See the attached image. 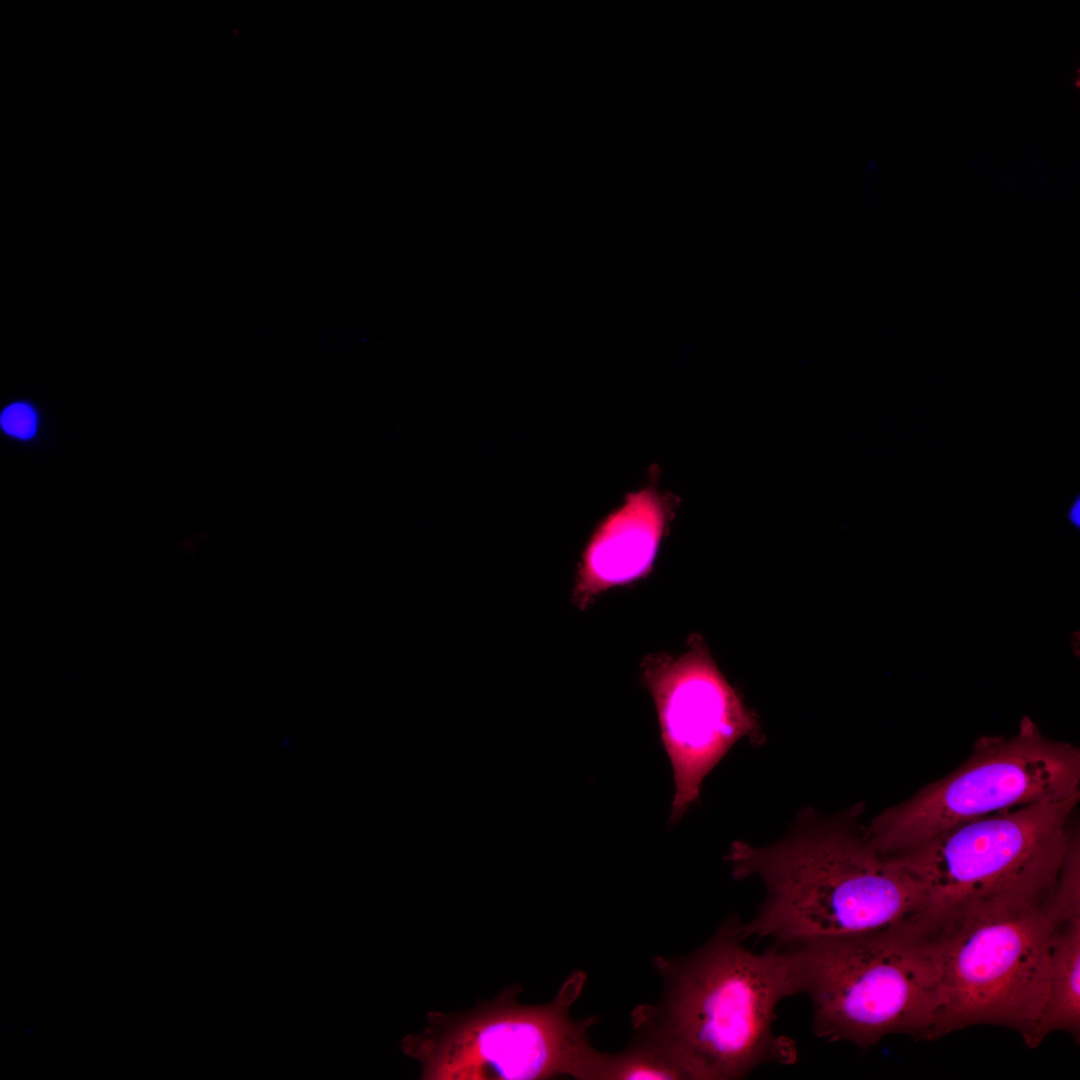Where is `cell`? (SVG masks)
I'll return each instance as SVG.
<instances>
[{"label": "cell", "instance_id": "6da1fadb", "mask_svg": "<svg viewBox=\"0 0 1080 1080\" xmlns=\"http://www.w3.org/2000/svg\"><path fill=\"white\" fill-rule=\"evenodd\" d=\"M744 940L738 919L729 918L688 956L654 959L664 996L633 1012L634 1032L686 1079H740L766 1063L797 1061L796 1043L775 1034L773 1022L779 1002L803 992L799 955L790 946L756 953Z\"/></svg>", "mask_w": 1080, "mask_h": 1080}, {"label": "cell", "instance_id": "7a4b0ae2", "mask_svg": "<svg viewBox=\"0 0 1080 1080\" xmlns=\"http://www.w3.org/2000/svg\"><path fill=\"white\" fill-rule=\"evenodd\" d=\"M857 813L825 817L806 811L778 842L732 844L734 877H758L766 888L756 915L740 923L744 939L792 946L868 933L918 915L920 885L870 846Z\"/></svg>", "mask_w": 1080, "mask_h": 1080}, {"label": "cell", "instance_id": "3957f363", "mask_svg": "<svg viewBox=\"0 0 1080 1080\" xmlns=\"http://www.w3.org/2000/svg\"><path fill=\"white\" fill-rule=\"evenodd\" d=\"M790 947L800 958L817 1037L862 1049L892 1034L931 1041L940 1005L939 960L932 937L911 919Z\"/></svg>", "mask_w": 1080, "mask_h": 1080}, {"label": "cell", "instance_id": "277c9868", "mask_svg": "<svg viewBox=\"0 0 1080 1080\" xmlns=\"http://www.w3.org/2000/svg\"><path fill=\"white\" fill-rule=\"evenodd\" d=\"M1079 797L967 821L886 856L921 887L922 906L914 923L930 929L987 904L1046 899L1075 834L1069 818Z\"/></svg>", "mask_w": 1080, "mask_h": 1080}, {"label": "cell", "instance_id": "5b68a950", "mask_svg": "<svg viewBox=\"0 0 1080 1080\" xmlns=\"http://www.w3.org/2000/svg\"><path fill=\"white\" fill-rule=\"evenodd\" d=\"M1048 899L987 904L924 931L940 968L931 1041L985 1024L1016 1031L1030 1048L1047 1000L1057 920Z\"/></svg>", "mask_w": 1080, "mask_h": 1080}, {"label": "cell", "instance_id": "8992f818", "mask_svg": "<svg viewBox=\"0 0 1080 1080\" xmlns=\"http://www.w3.org/2000/svg\"><path fill=\"white\" fill-rule=\"evenodd\" d=\"M585 981L572 972L544 1005L519 1003L521 987L512 984L470 1011H431L423 1032L406 1035L400 1049L420 1062L424 1080L584 1079L594 1051L587 1032L598 1019L574 1020L570 1008Z\"/></svg>", "mask_w": 1080, "mask_h": 1080}, {"label": "cell", "instance_id": "52a82bcc", "mask_svg": "<svg viewBox=\"0 0 1080 1080\" xmlns=\"http://www.w3.org/2000/svg\"><path fill=\"white\" fill-rule=\"evenodd\" d=\"M1080 751L1045 737L1024 717L1012 737L985 736L948 775L875 816L863 832L882 856L908 850L961 823L1080 795Z\"/></svg>", "mask_w": 1080, "mask_h": 1080}, {"label": "cell", "instance_id": "ba28073f", "mask_svg": "<svg viewBox=\"0 0 1080 1080\" xmlns=\"http://www.w3.org/2000/svg\"><path fill=\"white\" fill-rule=\"evenodd\" d=\"M641 671L673 771L670 821L674 823L697 801L704 779L733 745L744 737L761 741L762 734L755 713L723 675L699 635L689 638L679 656L647 655Z\"/></svg>", "mask_w": 1080, "mask_h": 1080}, {"label": "cell", "instance_id": "9c48e42d", "mask_svg": "<svg viewBox=\"0 0 1080 1080\" xmlns=\"http://www.w3.org/2000/svg\"><path fill=\"white\" fill-rule=\"evenodd\" d=\"M680 499L660 490L653 478L628 493L595 527L582 551L571 593L587 609L603 593L630 585L653 569Z\"/></svg>", "mask_w": 1080, "mask_h": 1080}, {"label": "cell", "instance_id": "30bf717a", "mask_svg": "<svg viewBox=\"0 0 1080 1080\" xmlns=\"http://www.w3.org/2000/svg\"><path fill=\"white\" fill-rule=\"evenodd\" d=\"M1080 1038V915L1058 919L1049 941V984L1045 1007L1030 1048L1052 1032Z\"/></svg>", "mask_w": 1080, "mask_h": 1080}, {"label": "cell", "instance_id": "8fae6325", "mask_svg": "<svg viewBox=\"0 0 1080 1080\" xmlns=\"http://www.w3.org/2000/svg\"><path fill=\"white\" fill-rule=\"evenodd\" d=\"M686 1079L676 1063L658 1046L634 1035L632 1043L618 1053L594 1050L585 1080Z\"/></svg>", "mask_w": 1080, "mask_h": 1080}, {"label": "cell", "instance_id": "7c38bea8", "mask_svg": "<svg viewBox=\"0 0 1080 1080\" xmlns=\"http://www.w3.org/2000/svg\"><path fill=\"white\" fill-rule=\"evenodd\" d=\"M36 414L28 405L15 403L7 407L1 415V426L11 436L20 439L32 437L36 431Z\"/></svg>", "mask_w": 1080, "mask_h": 1080}, {"label": "cell", "instance_id": "4fadbf2b", "mask_svg": "<svg viewBox=\"0 0 1080 1080\" xmlns=\"http://www.w3.org/2000/svg\"><path fill=\"white\" fill-rule=\"evenodd\" d=\"M1068 519L1074 524L1079 526V500L1073 505L1068 513Z\"/></svg>", "mask_w": 1080, "mask_h": 1080}]
</instances>
